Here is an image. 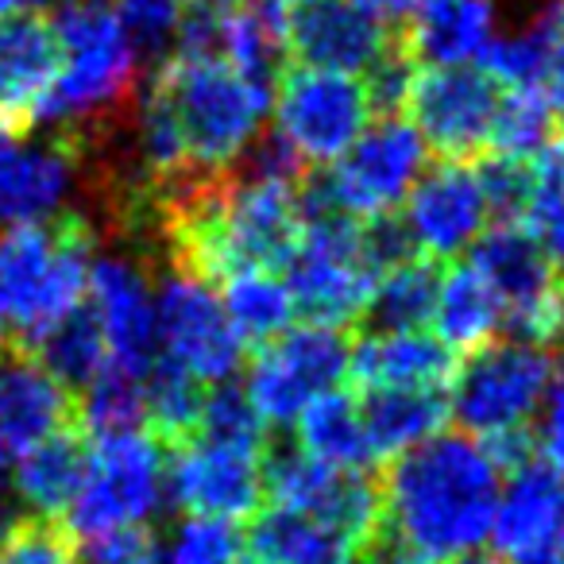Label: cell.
Listing matches in <instances>:
<instances>
[{
    "label": "cell",
    "instance_id": "obj_1",
    "mask_svg": "<svg viewBox=\"0 0 564 564\" xmlns=\"http://www.w3.org/2000/svg\"><path fill=\"white\" fill-rule=\"evenodd\" d=\"M502 471L460 433L430 437L379 476L383 530L360 564H445L491 533Z\"/></svg>",
    "mask_w": 564,
    "mask_h": 564
},
{
    "label": "cell",
    "instance_id": "obj_2",
    "mask_svg": "<svg viewBox=\"0 0 564 564\" xmlns=\"http://www.w3.org/2000/svg\"><path fill=\"white\" fill-rule=\"evenodd\" d=\"M94 232L78 213L28 220L0 232V329L17 333L24 348L82 310L89 294Z\"/></svg>",
    "mask_w": 564,
    "mask_h": 564
},
{
    "label": "cell",
    "instance_id": "obj_3",
    "mask_svg": "<svg viewBox=\"0 0 564 564\" xmlns=\"http://www.w3.org/2000/svg\"><path fill=\"white\" fill-rule=\"evenodd\" d=\"M51 24L63 43V70L40 120H55V135L89 148V135L132 97L135 47L112 0H63Z\"/></svg>",
    "mask_w": 564,
    "mask_h": 564
},
{
    "label": "cell",
    "instance_id": "obj_4",
    "mask_svg": "<svg viewBox=\"0 0 564 564\" xmlns=\"http://www.w3.org/2000/svg\"><path fill=\"white\" fill-rule=\"evenodd\" d=\"M151 86L166 97L178 120L194 174H228L259 140L271 112V86L243 78L220 55H174L159 66Z\"/></svg>",
    "mask_w": 564,
    "mask_h": 564
},
{
    "label": "cell",
    "instance_id": "obj_5",
    "mask_svg": "<svg viewBox=\"0 0 564 564\" xmlns=\"http://www.w3.org/2000/svg\"><path fill=\"white\" fill-rule=\"evenodd\" d=\"M379 267L368 251L364 220L333 209H306V228L286 263V291L294 314L322 329L352 333L368 317Z\"/></svg>",
    "mask_w": 564,
    "mask_h": 564
},
{
    "label": "cell",
    "instance_id": "obj_6",
    "mask_svg": "<svg viewBox=\"0 0 564 564\" xmlns=\"http://www.w3.org/2000/svg\"><path fill=\"white\" fill-rule=\"evenodd\" d=\"M166 495V445L151 430L105 433L89 448V468L66 510V530L82 541H105L148 530Z\"/></svg>",
    "mask_w": 564,
    "mask_h": 564
},
{
    "label": "cell",
    "instance_id": "obj_7",
    "mask_svg": "<svg viewBox=\"0 0 564 564\" xmlns=\"http://www.w3.org/2000/svg\"><path fill=\"white\" fill-rule=\"evenodd\" d=\"M425 166V143L402 117H383L325 174L302 182L306 209H333L356 220L387 217L414 189Z\"/></svg>",
    "mask_w": 564,
    "mask_h": 564
},
{
    "label": "cell",
    "instance_id": "obj_8",
    "mask_svg": "<svg viewBox=\"0 0 564 564\" xmlns=\"http://www.w3.org/2000/svg\"><path fill=\"white\" fill-rule=\"evenodd\" d=\"M263 491L271 507L306 514L317 525L337 533L352 549L356 564L368 556V549L376 545L379 530H383L379 479L364 476V471H340L329 468V464H317L302 448L267 456Z\"/></svg>",
    "mask_w": 564,
    "mask_h": 564
},
{
    "label": "cell",
    "instance_id": "obj_9",
    "mask_svg": "<svg viewBox=\"0 0 564 564\" xmlns=\"http://www.w3.org/2000/svg\"><path fill=\"white\" fill-rule=\"evenodd\" d=\"M271 105L279 124L274 135L302 159V166L337 163L376 112L360 78L314 66L279 70V94L271 97Z\"/></svg>",
    "mask_w": 564,
    "mask_h": 564
},
{
    "label": "cell",
    "instance_id": "obj_10",
    "mask_svg": "<svg viewBox=\"0 0 564 564\" xmlns=\"http://www.w3.org/2000/svg\"><path fill=\"white\" fill-rule=\"evenodd\" d=\"M553 383V356L525 340H491L456 368L448 410L464 430L495 437L525 430Z\"/></svg>",
    "mask_w": 564,
    "mask_h": 564
},
{
    "label": "cell",
    "instance_id": "obj_11",
    "mask_svg": "<svg viewBox=\"0 0 564 564\" xmlns=\"http://www.w3.org/2000/svg\"><path fill=\"white\" fill-rule=\"evenodd\" d=\"M348 352L352 333L322 325L286 329L282 337L259 345L243 394L263 425H291L314 399L337 391V383L348 376Z\"/></svg>",
    "mask_w": 564,
    "mask_h": 564
},
{
    "label": "cell",
    "instance_id": "obj_12",
    "mask_svg": "<svg viewBox=\"0 0 564 564\" xmlns=\"http://www.w3.org/2000/svg\"><path fill=\"white\" fill-rule=\"evenodd\" d=\"M471 263L499 294L502 329H514L525 345H549L561 333V271L541 256V248L522 225H499L479 236Z\"/></svg>",
    "mask_w": 564,
    "mask_h": 564
},
{
    "label": "cell",
    "instance_id": "obj_13",
    "mask_svg": "<svg viewBox=\"0 0 564 564\" xmlns=\"http://www.w3.org/2000/svg\"><path fill=\"white\" fill-rule=\"evenodd\" d=\"M159 356L197 383H225L240 368L243 340L236 337L213 282L174 267L155 294Z\"/></svg>",
    "mask_w": 564,
    "mask_h": 564
},
{
    "label": "cell",
    "instance_id": "obj_14",
    "mask_svg": "<svg viewBox=\"0 0 564 564\" xmlns=\"http://www.w3.org/2000/svg\"><path fill=\"white\" fill-rule=\"evenodd\" d=\"M499 97V86L479 66H430L414 70L402 109L422 143L445 159H468L487 148Z\"/></svg>",
    "mask_w": 564,
    "mask_h": 564
},
{
    "label": "cell",
    "instance_id": "obj_15",
    "mask_svg": "<svg viewBox=\"0 0 564 564\" xmlns=\"http://www.w3.org/2000/svg\"><path fill=\"white\" fill-rule=\"evenodd\" d=\"M271 456V453H267ZM267 456L240 453V448L213 445L189 437L171 448L166 460V491L182 510L213 522H243L263 507V460Z\"/></svg>",
    "mask_w": 564,
    "mask_h": 564
},
{
    "label": "cell",
    "instance_id": "obj_16",
    "mask_svg": "<svg viewBox=\"0 0 564 564\" xmlns=\"http://www.w3.org/2000/svg\"><path fill=\"white\" fill-rule=\"evenodd\" d=\"M89 314L105 340L109 368L132 379H148L159 360L155 294L140 263L124 256H105L89 267Z\"/></svg>",
    "mask_w": 564,
    "mask_h": 564
},
{
    "label": "cell",
    "instance_id": "obj_17",
    "mask_svg": "<svg viewBox=\"0 0 564 564\" xmlns=\"http://www.w3.org/2000/svg\"><path fill=\"white\" fill-rule=\"evenodd\" d=\"M487 217L491 213H487L476 166L468 159H441L433 171H425L414 182L402 225H406L417 256L441 263L448 256H460L471 240H479Z\"/></svg>",
    "mask_w": 564,
    "mask_h": 564
},
{
    "label": "cell",
    "instance_id": "obj_18",
    "mask_svg": "<svg viewBox=\"0 0 564 564\" xmlns=\"http://www.w3.org/2000/svg\"><path fill=\"white\" fill-rule=\"evenodd\" d=\"M394 35L352 0H291L286 55L333 74L371 70L391 51Z\"/></svg>",
    "mask_w": 564,
    "mask_h": 564
},
{
    "label": "cell",
    "instance_id": "obj_19",
    "mask_svg": "<svg viewBox=\"0 0 564 564\" xmlns=\"http://www.w3.org/2000/svg\"><path fill=\"white\" fill-rule=\"evenodd\" d=\"M82 163H86V143L66 135L24 143L0 128V228L47 220L51 213L63 209Z\"/></svg>",
    "mask_w": 564,
    "mask_h": 564
},
{
    "label": "cell",
    "instance_id": "obj_20",
    "mask_svg": "<svg viewBox=\"0 0 564 564\" xmlns=\"http://www.w3.org/2000/svg\"><path fill=\"white\" fill-rule=\"evenodd\" d=\"M63 70V43L47 17L0 20V128L24 135L43 117Z\"/></svg>",
    "mask_w": 564,
    "mask_h": 564
},
{
    "label": "cell",
    "instance_id": "obj_21",
    "mask_svg": "<svg viewBox=\"0 0 564 564\" xmlns=\"http://www.w3.org/2000/svg\"><path fill=\"white\" fill-rule=\"evenodd\" d=\"M499 553L514 564H538L561 549L564 538V479L549 464L510 471L491 518Z\"/></svg>",
    "mask_w": 564,
    "mask_h": 564
},
{
    "label": "cell",
    "instance_id": "obj_22",
    "mask_svg": "<svg viewBox=\"0 0 564 564\" xmlns=\"http://www.w3.org/2000/svg\"><path fill=\"white\" fill-rule=\"evenodd\" d=\"M456 352L437 337L417 333H368L352 337L348 376L356 391H445L456 379Z\"/></svg>",
    "mask_w": 564,
    "mask_h": 564
},
{
    "label": "cell",
    "instance_id": "obj_23",
    "mask_svg": "<svg viewBox=\"0 0 564 564\" xmlns=\"http://www.w3.org/2000/svg\"><path fill=\"white\" fill-rule=\"evenodd\" d=\"M78 425V399L35 356L9 348L0 360V437L12 453L47 441L51 433Z\"/></svg>",
    "mask_w": 564,
    "mask_h": 564
},
{
    "label": "cell",
    "instance_id": "obj_24",
    "mask_svg": "<svg viewBox=\"0 0 564 564\" xmlns=\"http://www.w3.org/2000/svg\"><path fill=\"white\" fill-rule=\"evenodd\" d=\"M495 40V0H417L399 43L414 66H464Z\"/></svg>",
    "mask_w": 564,
    "mask_h": 564
},
{
    "label": "cell",
    "instance_id": "obj_25",
    "mask_svg": "<svg viewBox=\"0 0 564 564\" xmlns=\"http://www.w3.org/2000/svg\"><path fill=\"white\" fill-rule=\"evenodd\" d=\"M89 468V441L78 425L51 433L47 441L24 448L12 471L17 495L35 510V518H58L70 510Z\"/></svg>",
    "mask_w": 564,
    "mask_h": 564
},
{
    "label": "cell",
    "instance_id": "obj_26",
    "mask_svg": "<svg viewBox=\"0 0 564 564\" xmlns=\"http://www.w3.org/2000/svg\"><path fill=\"white\" fill-rule=\"evenodd\" d=\"M371 456H402L437 437L453 417L445 391H371L360 399Z\"/></svg>",
    "mask_w": 564,
    "mask_h": 564
},
{
    "label": "cell",
    "instance_id": "obj_27",
    "mask_svg": "<svg viewBox=\"0 0 564 564\" xmlns=\"http://www.w3.org/2000/svg\"><path fill=\"white\" fill-rule=\"evenodd\" d=\"M433 322H437L441 333L437 340L453 352H476V348L491 345V337L502 329L499 294L491 291V282L479 274L471 259L441 274Z\"/></svg>",
    "mask_w": 564,
    "mask_h": 564
},
{
    "label": "cell",
    "instance_id": "obj_28",
    "mask_svg": "<svg viewBox=\"0 0 564 564\" xmlns=\"http://www.w3.org/2000/svg\"><path fill=\"white\" fill-rule=\"evenodd\" d=\"M302 453L314 456L317 464H329L340 471H364L371 456L368 433H364L360 399L345 391H329L314 399L299 417Z\"/></svg>",
    "mask_w": 564,
    "mask_h": 564
},
{
    "label": "cell",
    "instance_id": "obj_29",
    "mask_svg": "<svg viewBox=\"0 0 564 564\" xmlns=\"http://www.w3.org/2000/svg\"><path fill=\"white\" fill-rule=\"evenodd\" d=\"M248 541L256 549V561L263 564H356L352 549L337 533L294 510L271 507L267 514H256Z\"/></svg>",
    "mask_w": 564,
    "mask_h": 564
},
{
    "label": "cell",
    "instance_id": "obj_30",
    "mask_svg": "<svg viewBox=\"0 0 564 564\" xmlns=\"http://www.w3.org/2000/svg\"><path fill=\"white\" fill-rule=\"evenodd\" d=\"M441 291V263L425 256H410L379 274L376 294H371L368 317L379 333H417L433 322Z\"/></svg>",
    "mask_w": 564,
    "mask_h": 564
},
{
    "label": "cell",
    "instance_id": "obj_31",
    "mask_svg": "<svg viewBox=\"0 0 564 564\" xmlns=\"http://www.w3.org/2000/svg\"><path fill=\"white\" fill-rule=\"evenodd\" d=\"M225 306L228 322H232L236 337L248 345H267V340L282 337L291 329L294 302L286 282H279L271 271H240L225 279Z\"/></svg>",
    "mask_w": 564,
    "mask_h": 564
},
{
    "label": "cell",
    "instance_id": "obj_32",
    "mask_svg": "<svg viewBox=\"0 0 564 564\" xmlns=\"http://www.w3.org/2000/svg\"><path fill=\"white\" fill-rule=\"evenodd\" d=\"M12 348H17V345H12ZM20 352L35 356V360H40L43 368L58 379V383L70 387V391H74V387H82V391H86V387L105 371V364H109L101 329H97L89 306L74 310L66 322H58L55 329L43 333V337L32 340V345H24Z\"/></svg>",
    "mask_w": 564,
    "mask_h": 564
},
{
    "label": "cell",
    "instance_id": "obj_33",
    "mask_svg": "<svg viewBox=\"0 0 564 564\" xmlns=\"http://www.w3.org/2000/svg\"><path fill=\"white\" fill-rule=\"evenodd\" d=\"M202 406H205L202 383L159 356L151 376L143 379V422L151 425V433L171 448L182 445V441H189L197 433Z\"/></svg>",
    "mask_w": 564,
    "mask_h": 564
},
{
    "label": "cell",
    "instance_id": "obj_34",
    "mask_svg": "<svg viewBox=\"0 0 564 564\" xmlns=\"http://www.w3.org/2000/svg\"><path fill=\"white\" fill-rule=\"evenodd\" d=\"M533 189L525 205L522 228L541 248V256L564 271V135L549 140L538 155L530 159Z\"/></svg>",
    "mask_w": 564,
    "mask_h": 564
},
{
    "label": "cell",
    "instance_id": "obj_35",
    "mask_svg": "<svg viewBox=\"0 0 564 564\" xmlns=\"http://www.w3.org/2000/svg\"><path fill=\"white\" fill-rule=\"evenodd\" d=\"M549 47H553V35H549L545 12L530 20L522 32L495 35L487 43V51L479 55V70L495 82V86L507 89H541L549 70Z\"/></svg>",
    "mask_w": 564,
    "mask_h": 564
},
{
    "label": "cell",
    "instance_id": "obj_36",
    "mask_svg": "<svg viewBox=\"0 0 564 564\" xmlns=\"http://www.w3.org/2000/svg\"><path fill=\"white\" fill-rule=\"evenodd\" d=\"M553 132V112L541 89H507V97H499V109L491 120V135L487 148L491 155L507 159H533L549 143Z\"/></svg>",
    "mask_w": 564,
    "mask_h": 564
},
{
    "label": "cell",
    "instance_id": "obj_37",
    "mask_svg": "<svg viewBox=\"0 0 564 564\" xmlns=\"http://www.w3.org/2000/svg\"><path fill=\"white\" fill-rule=\"evenodd\" d=\"M194 437L213 441V445L240 448V453L267 456V425L256 414V406L248 402V394L236 387H217L213 394H205L202 422H197Z\"/></svg>",
    "mask_w": 564,
    "mask_h": 564
},
{
    "label": "cell",
    "instance_id": "obj_38",
    "mask_svg": "<svg viewBox=\"0 0 564 564\" xmlns=\"http://www.w3.org/2000/svg\"><path fill=\"white\" fill-rule=\"evenodd\" d=\"M0 564H78V553L66 525L32 514L0 533Z\"/></svg>",
    "mask_w": 564,
    "mask_h": 564
},
{
    "label": "cell",
    "instance_id": "obj_39",
    "mask_svg": "<svg viewBox=\"0 0 564 564\" xmlns=\"http://www.w3.org/2000/svg\"><path fill=\"white\" fill-rule=\"evenodd\" d=\"M476 174L487 197V213H495L502 225H522L525 205H530V189H533L530 159L491 155L476 166Z\"/></svg>",
    "mask_w": 564,
    "mask_h": 564
},
{
    "label": "cell",
    "instance_id": "obj_40",
    "mask_svg": "<svg viewBox=\"0 0 564 564\" xmlns=\"http://www.w3.org/2000/svg\"><path fill=\"white\" fill-rule=\"evenodd\" d=\"M240 556V533L228 522L213 518H189L174 538L163 564H236Z\"/></svg>",
    "mask_w": 564,
    "mask_h": 564
},
{
    "label": "cell",
    "instance_id": "obj_41",
    "mask_svg": "<svg viewBox=\"0 0 564 564\" xmlns=\"http://www.w3.org/2000/svg\"><path fill=\"white\" fill-rule=\"evenodd\" d=\"M186 0H112L120 24H124V35L132 40L135 55L140 51H163L166 43L178 32V17Z\"/></svg>",
    "mask_w": 564,
    "mask_h": 564
},
{
    "label": "cell",
    "instance_id": "obj_42",
    "mask_svg": "<svg viewBox=\"0 0 564 564\" xmlns=\"http://www.w3.org/2000/svg\"><path fill=\"white\" fill-rule=\"evenodd\" d=\"M533 448H541L549 468L564 479V376L553 379L541 399V422L533 430Z\"/></svg>",
    "mask_w": 564,
    "mask_h": 564
},
{
    "label": "cell",
    "instance_id": "obj_43",
    "mask_svg": "<svg viewBox=\"0 0 564 564\" xmlns=\"http://www.w3.org/2000/svg\"><path fill=\"white\" fill-rule=\"evenodd\" d=\"M352 4L360 12H368L376 24H383L387 32H394V24L406 28L410 17H414V9H417V0H352Z\"/></svg>",
    "mask_w": 564,
    "mask_h": 564
},
{
    "label": "cell",
    "instance_id": "obj_44",
    "mask_svg": "<svg viewBox=\"0 0 564 564\" xmlns=\"http://www.w3.org/2000/svg\"><path fill=\"white\" fill-rule=\"evenodd\" d=\"M40 4H47V0H0V20L28 17V12H35Z\"/></svg>",
    "mask_w": 564,
    "mask_h": 564
},
{
    "label": "cell",
    "instance_id": "obj_45",
    "mask_svg": "<svg viewBox=\"0 0 564 564\" xmlns=\"http://www.w3.org/2000/svg\"><path fill=\"white\" fill-rule=\"evenodd\" d=\"M445 564H507L502 556H484V553H468V556H456V561H445Z\"/></svg>",
    "mask_w": 564,
    "mask_h": 564
},
{
    "label": "cell",
    "instance_id": "obj_46",
    "mask_svg": "<svg viewBox=\"0 0 564 564\" xmlns=\"http://www.w3.org/2000/svg\"><path fill=\"white\" fill-rule=\"evenodd\" d=\"M9 456H12V448H9V441L0 437V479H4V471H9Z\"/></svg>",
    "mask_w": 564,
    "mask_h": 564
},
{
    "label": "cell",
    "instance_id": "obj_47",
    "mask_svg": "<svg viewBox=\"0 0 564 564\" xmlns=\"http://www.w3.org/2000/svg\"><path fill=\"white\" fill-rule=\"evenodd\" d=\"M556 337H564V314H561V333H556Z\"/></svg>",
    "mask_w": 564,
    "mask_h": 564
},
{
    "label": "cell",
    "instance_id": "obj_48",
    "mask_svg": "<svg viewBox=\"0 0 564 564\" xmlns=\"http://www.w3.org/2000/svg\"><path fill=\"white\" fill-rule=\"evenodd\" d=\"M561 561H564V538H561Z\"/></svg>",
    "mask_w": 564,
    "mask_h": 564
},
{
    "label": "cell",
    "instance_id": "obj_49",
    "mask_svg": "<svg viewBox=\"0 0 564 564\" xmlns=\"http://www.w3.org/2000/svg\"><path fill=\"white\" fill-rule=\"evenodd\" d=\"M243 564H263V561H243Z\"/></svg>",
    "mask_w": 564,
    "mask_h": 564
}]
</instances>
